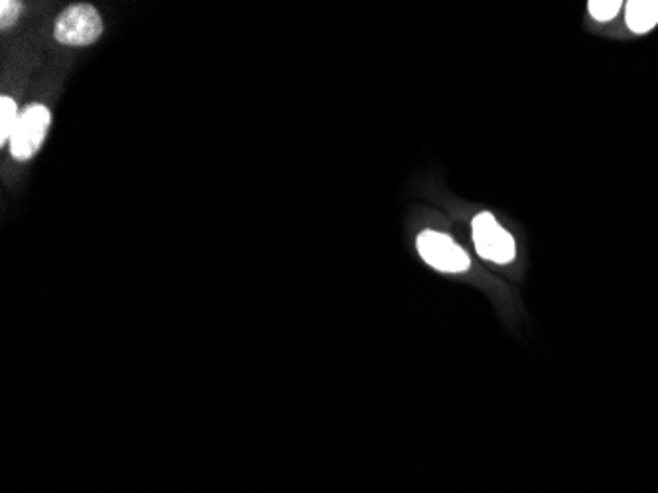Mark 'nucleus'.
<instances>
[{
	"label": "nucleus",
	"instance_id": "nucleus-4",
	"mask_svg": "<svg viewBox=\"0 0 658 493\" xmlns=\"http://www.w3.org/2000/svg\"><path fill=\"white\" fill-rule=\"evenodd\" d=\"M418 253L430 267L444 273H463L471 267V261L460 245L438 231H424L418 237Z\"/></svg>",
	"mask_w": 658,
	"mask_h": 493
},
{
	"label": "nucleus",
	"instance_id": "nucleus-5",
	"mask_svg": "<svg viewBox=\"0 0 658 493\" xmlns=\"http://www.w3.org/2000/svg\"><path fill=\"white\" fill-rule=\"evenodd\" d=\"M625 18H627V26L637 34L653 30L658 22V0H631V2H627Z\"/></svg>",
	"mask_w": 658,
	"mask_h": 493
},
{
	"label": "nucleus",
	"instance_id": "nucleus-6",
	"mask_svg": "<svg viewBox=\"0 0 658 493\" xmlns=\"http://www.w3.org/2000/svg\"><path fill=\"white\" fill-rule=\"evenodd\" d=\"M18 111L16 103L10 97L0 99V142H10V137L14 133V127L18 123Z\"/></svg>",
	"mask_w": 658,
	"mask_h": 493
},
{
	"label": "nucleus",
	"instance_id": "nucleus-3",
	"mask_svg": "<svg viewBox=\"0 0 658 493\" xmlns=\"http://www.w3.org/2000/svg\"><path fill=\"white\" fill-rule=\"evenodd\" d=\"M473 241L477 253L487 261L505 265L515 257V239L489 212L479 213L473 219Z\"/></svg>",
	"mask_w": 658,
	"mask_h": 493
},
{
	"label": "nucleus",
	"instance_id": "nucleus-1",
	"mask_svg": "<svg viewBox=\"0 0 658 493\" xmlns=\"http://www.w3.org/2000/svg\"><path fill=\"white\" fill-rule=\"evenodd\" d=\"M103 20L91 4H73L60 14L54 36L66 46H89L99 40Z\"/></svg>",
	"mask_w": 658,
	"mask_h": 493
},
{
	"label": "nucleus",
	"instance_id": "nucleus-7",
	"mask_svg": "<svg viewBox=\"0 0 658 493\" xmlns=\"http://www.w3.org/2000/svg\"><path fill=\"white\" fill-rule=\"evenodd\" d=\"M621 2L619 0H592L590 2V12H592L593 18L595 20H611L617 16V12L621 10Z\"/></svg>",
	"mask_w": 658,
	"mask_h": 493
},
{
	"label": "nucleus",
	"instance_id": "nucleus-2",
	"mask_svg": "<svg viewBox=\"0 0 658 493\" xmlns=\"http://www.w3.org/2000/svg\"><path fill=\"white\" fill-rule=\"evenodd\" d=\"M52 123L50 109L44 105H30L20 117L10 137V154L24 162L30 160L42 146Z\"/></svg>",
	"mask_w": 658,
	"mask_h": 493
},
{
	"label": "nucleus",
	"instance_id": "nucleus-8",
	"mask_svg": "<svg viewBox=\"0 0 658 493\" xmlns=\"http://www.w3.org/2000/svg\"><path fill=\"white\" fill-rule=\"evenodd\" d=\"M20 14V2H8V0H2L0 2V22H2V28H8L10 24L16 22Z\"/></svg>",
	"mask_w": 658,
	"mask_h": 493
}]
</instances>
